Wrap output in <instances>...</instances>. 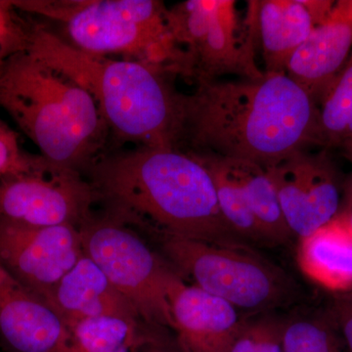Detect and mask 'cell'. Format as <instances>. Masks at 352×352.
Masks as SVG:
<instances>
[{
	"instance_id": "603a6c76",
	"label": "cell",
	"mask_w": 352,
	"mask_h": 352,
	"mask_svg": "<svg viewBox=\"0 0 352 352\" xmlns=\"http://www.w3.org/2000/svg\"><path fill=\"white\" fill-rule=\"evenodd\" d=\"M20 12L12 2L0 0V65L29 48L32 22Z\"/></svg>"
},
{
	"instance_id": "9a60e30c",
	"label": "cell",
	"mask_w": 352,
	"mask_h": 352,
	"mask_svg": "<svg viewBox=\"0 0 352 352\" xmlns=\"http://www.w3.org/2000/svg\"><path fill=\"white\" fill-rule=\"evenodd\" d=\"M352 53V0H338L296 51L287 75L317 103Z\"/></svg>"
},
{
	"instance_id": "9c48e42d",
	"label": "cell",
	"mask_w": 352,
	"mask_h": 352,
	"mask_svg": "<svg viewBox=\"0 0 352 352\" xmlns=\"http://www.w3.org/2000/svg\"><path fill=\"white\" fill-rule=\"evenodd\" d=\"M98 201L80 171L41 156L32 170L0 179V219L29 227H80Z\"/></svg>"
},
{
	"instance_id": "44dd1931",
	"label": "cell",
	"mask_w": 352,
	"mask_h": 352,
	"mask_svg": "<svg viewBox=\"0 0 352 352\" xmlns=\"http://www.w3.org/2000/svg\"><path fill=\"white\" fill-rule=\"evenodd\" d=\"M248 201L267 243H284L293 236L280 207L276 191L261 164L237 160Z\"/></svg>"
},
{
	"instance_id": "6da1fadb",
	"label": "cell",
	"mask_w": 352,
	"mask_h": 352,
	"mask_svg": "<svg viewBox=\"0 0 352 352\" xmlns=\"http://www.w3.org/2000/svg\"><path fill=\"white\" fill-rule=\"evenodd\" d=\"M184 118V151L265 166L320 146L318 103L287 73L197 83Z\"/></svg>"
},
{
	"instance_id": "277c9868",
	"label": "cell",
	"mask_w": 352,
	"mask_h": 352,
	"mask_svg": "<svg viewBox=\"0 0 352 352\" xmlns=\"http://www.w3.org/2000/svg\"><path fill=\"white\" fill-rule=\"evenodd\" d=\"M0 108L51 163L83 173L105 153L110 134L91 95L28 51L0 65Z\"/></svg>"
},
{
	"instance_id": "83f0119b",
	"label": "cell",
	"mask_w": 352,
	"mask_h": 352,
	"mask_svg": "<svg viewBox=\"0 0 352 352\" xmlns=\"http://www.w3.org/2000/svg\"><path fill=\"white\" fill-rule=\"evenodd\" d=\"M141 352H179V351H178L177 347H176V349H171V347L164 344L163 340H159V342L146 346Z\"/></svg>"
},
{
	"instance_id": "5b68a950",
	"label": "cell",
	"mask_w": 352,
	"mask_h": 352,
	"mask_svg": "<svg viewBox=\"0 0 352 352\" xmlns=\"http://www.w3.org/2000/svg\"><path fill=\"white\" fill-rule=\"evenodd\" d=\"M21 12L57 23L64 41L98 56H117L161 67L179 76L183 52L157 0H16Z\"/></svg>"
},
{
	"instance_id": "d4e9b609",
	"label": "cell",
	"mask_w": 352,
	"mask_h": 352,
	"mask_svg": "<svg viewBox=\"0 0 352 352\" xmlns=\"http://www.w3.org/2000/svg\"><path fill=\"white\" fill-rule=\"evenodd\" d=\"M41 155L30 154L21 148L19 135L0 120V179L32 170Z\"/></svg>"
},
{
	"instance_id": "ffe728a7",
	"label": "cell",
	"mask_w": 352,
	"mask_h": 352,
	"mask_svg": "<svg viewBox=\"0 0 352 352\" xmlns=\"http://www.w3.org/2000/svg\"><path fill=\"white\" fill-rule=\"evenodd\" d=\"M319 126L322 149L352 145V53L342 71L322 95Z\"/></svg>"
},
{
	"instance_id": "52a82bcc",
	"label": "cell",
	"mask_w": 352,
	"mask_h": 352,
	"mask_svg": "<svg viewBox=\"0 0 352 352\" xmlns=\"http://www.w3.org/2000/svg\"><path fill=\"white\" fill-rule=\"evenodd\" d=\"M83 254L152 327L173 329L170 300L183 282L166 259L141 239L131 224L106 210L80 227Z\"/></svg>"
},
{
	"instance_id": "8992f818",
	"label": "cell",
	"mask_w": 352,
	"mask_h": 352,
	"mask_svg": "<svg viewBox=\"0 0 352 352\" xmlns=\"http://www.w3.org/2000/svg\"><path fill=\"white\" fill-rule=\"evenodd\" d=\"M164 259L178 273L233 307L258 312L291 303L296 295L291 278L243 242L206 241L151 233Z\"/></svg>"
},
{
	"instance_id": "4316f807",
	"label": "cell",
	"mask_w": 352,
	"mask_h": 352,
	"mask_svg": "<svg viewBox=\"0 0 352 352\" xmlns=\"http://www.w3.org/2000/svg\"><path fill=\"white\" fill-rule=\"evenodd\" d=\"M340 214L346 219L349 226L352 229V175L346 188V201H344V208L340 210Z\"/></svg>"
},
{
	"instance_id": "ac0fdd59",
	"label": "cell",
	"mask_w": 352,
	"mask_h": 352,
	"mask_svg": "<svg viewBox=\"0 0 352 352\" xmlns=\"http://www.w3.org/2000/svg\"><path fill=\"white\" fill-rule=\"evenodd\" d=\"M189 152L208 168L214 180L220 212L234 232L242 240L267 243L250 208L237 160L210 153Z\"/></svg>"
},
{
	"instance_id": "3957f363",
	"label": "cell",
	"mask_w": 352,
	"mask_h": 352,
	"mask_svg": "<svg viewBox=\"0 0 352 352\" xmlns=\"http://www.w3.org/2000/svg\"><path fill=\"white\" fill-rule=\"evenodd\" d=\"M27 51L91 95L116 142L183 149L184 94L173 87L166 69L89 54L36 22Z\"/></svg>"
},
{
	"instance_id": "484cf974",
	"label": "cell",
	"mask_w": 352,
	"mask_h": 352,
	"mask_svg": "<svg viewBox=\"0 0 352 352\" xmlns=\"http://www.w3.org/2000/svg\"><path fill=\"white\" fill-rule=\"evenodd\" d=\"M331 318L346 344L347 352H352V294L337 298Z\"/></svg>"
},
{
	"instance_id": "cb8c5ba5",
	"label": "cell",
	"mask_w": 352,
	"mask_h": 352,
	"mask_svg": "<svg viewBox=\"0 0 352 352\" xmlns=\"http://www.w3.org/2000/svg\"><path fill=\"white\" fill-rule=\"evenodd\" d=\"M282 329L276 321H247L229 352H284Z\"/></svg>"
},
{
	"instance_id": "ba28073f",
	"label": "cell",
	"mask_w": 352,
	"mask_h": 352,
	"mask_svg": "<svg viewBox=\"0 0 352 352\" xmlns=\"http://www.w3.org/2000/svg\"><path fill=\"white\" fill-rule=\"evenodd\" d=\"M166 23L182 51L180 76L199 82L224 75L258 80L256 44L234 0H186L166 11Z\"/></svg>"
},
{
	"instance_id": "7a4b0ae2",
	"label": "cell",
	"mask_w": 352,
	"mask_h": 352,
	"mask_svg": "<svg viewBox=\"0 0 352 352\" xmlns=\"http://www.w3.org/2000/svg\"><path fill=\"white\" fill-rule=\"evenodd\" d=\"M85 173L98 201L132 226L191 239L242 242L220 212L208 168L193 153L149 147L104 153Z\"/></svg>"
},
{
	"instance_id": "30bf717a",
	"label": "cell",
	"mask_w": 352,
	"mask_h": 352,
	"mask_svg": "<svg viewBox=\"0 0 352 352\" xmlns=\"http://www.w3.org/2000/svg\"><path fill=\"white\" fill-rule=\"evenodd\" d=\"M328 149L298 150L263 166L293 235L307 237L340 214L342 183Z\"/></svg>"
},
{
	"instance_id": "d6986e66",
	"label": "cell",
	"mask_w": 352,
	"mask_h": 352,
	"mask_svg": "<svg viewBox=\"0 0 352 352\" xmlns=\"http://www.w3.org/2000/svg\"><path fill=\"white\" fill-rule=\"evenodd\" d=\"M148 325L119 317L83 319L69 326L75 352H141L159 342Z\"/></svg>"
},
{
	"instance_id": "7402d4cb",
	"label": "cell",
	"mask_w": 352,
	"mask_h": 352,
	"mask_svg": "<svg viewBox=\"0 0 352 352\" xmlns=\"http://www.w3.org/2000/svg\"><path fill=\"white\" fill-rule=\"evenodd\" d=\"M284 352H347L332 319L302 317L283 323Z\"/></svg>"
},
{
	"instance_id": "8fae6325",
	"label": "cell",
	"mask_w": 352,
	"mask_h": 352,
	"mask_svg": "<svg viewBox=\"0 0 352 352\" xmlns=\"http://www.w3.org/2000/svg\"><path fill=\"white\" fill-rule=\"evenodd\" d=\"M83 256L76 227H29L0 219V265L43 302Z\"/></svg>"
},
{
	"instance_id": "e0dca14e",
	"label": "cell",
	"mask_w": 352,
	"mask_h": 352,
	"mask_svg": "<svg viewBox=\"0 0 352 352\" xmlns=\"http://www.w3.org/2000/svg\"><path fill=\"white\" fill-rule=\"evenodd\" d=\"M300 240L298 265L307 277L331 291H351L352 229L342 214Z\"/></svg>"
},
{
	"instance_id": "4fadbf2b",
	"label": "cell",
	"mask_w": 352,
	"mask_h": 352,
	"mask_svg": "<svg viewBox=\"0 0 352 352\" xmlns=\"http://www.w3.org/2000/svg\"><path fill=\"white\" fill-rule=\"evenodd\" d=\"M0 346L6 352H75L61 317L1 265Z\"/></svg>"
},
{
	"instance_id": "2e32d148",
	"label": "cell",
	"mask_w": 352,
	"mask_h": 352,
	"mask_svg": "<svg viewBox=\"0 0 352 352\" xmlns=\"http://www.w3.org/2000/svg\"><path fill=\"white\" fill-rule=\"evenodd\" d=\"M46 303L68 328L83 319L102 316L146 324L133 305L87 256L62 278Z\"/></svg>"
},
{
	"instance_id": "5bb4252c",
	"label": "cell",
	"mask_w": 352,
	"mask_h": 352,
	"mask_svg": "<svg viewBox=\"0 0 352 352\" xmlns=\"http://www.w3.org/2000/svg\"><path fill=\"white\" fill-rule=\"evenodd\" d=\"M170 307L179 352H229L247 322L231 303L186 284L171 296Z\"/></svg>"
},
{
	"instance_id": "7c38bea8",
	"label": "cell",
	"mask_w": 352,
	"mask_h": 352,
	"mask_svg": "<svg viewBox=\"0 0 352 352\" xmlns=\"http://www.w3.org/2000/svg\"><path fill=\"white\" fill-rule=\"evenodd\" d=\"M333 0H252L245 23L261 48L266 75L286 74L296 51L332 10Z\"/></svg>"
}]
</instances>
